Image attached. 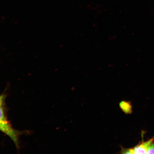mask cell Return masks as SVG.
Returning <instances> with one entry per match:
<instances>
[{"label":"cell","instance_id":"277c9868","mask_svg":"<svg viewBox=\"0 0 154 154\" xmlns=\"http://www.w3.org/2000/svg\"><path fill=\"white\" fill-rule=\"evenodd\" d=\"M120 153L122 154H134L132 148L125 149V148H122L120 151Z\"/></svg>","mask_w":154,"mask_h":154},{"label":"cell","instance_id":"7a4b0ae2","mask_svg":"<svg viewBox=\"0 0 154 154\" xmlns=\"http://www.w3.org/2000/svg\"><path fill=\"white\" fill-rule=\"evenodd\" d=\"M143 134H142V140L137 145L132 148L134 154H147L148 147L152 143L154 142V136L151 139L144 142L143 139Z\"/></svg>","mask_w":154,"mask_h":154},{"label":"cell","instance_id":"5b68a950","mask_svg":"<svg viewBox=\"0 0 154 154\" xmlns=\"http://www.w3.org/2000/svg\"><path fill=\"white\" fill-rule=\"evenodd\" d=\"M147 154H154V142L148 148Z\"/></svg>","mask_w":154,"mask_h":154},{"label":"cell","instance_id":"8992f818","mask_svg":"<svg viewBox=\"0 0 154 154\" xmlns=\"http://www.w3.org/2000/svg\"><path fill=\"white\" fill-rule=\"evenodd\" d=\"M0 96H1V95H0Z\"/></svg>","mask_w":154,"mask_h":154},{"label":"cell","instance_id":"6da1fadb","mask_svg":"<svg viewBox=\"0 0 154 154\" xmlns=\"http://www.w3.org/2000/svg\"><path fill=\"white\" fill-rule=\"evenodd\" d=\"M5 98L3 95L0 96V131L8 136L17 147H18L19 138L20 132L12 128L6 117L4 108Z\"/></svg>","mask_w":154,"mask_h":154},{"label":"cell","instance_id":"3957f363","mask_svg":"<svg viewBox=\"0 0 154 154\" xmlns=\"http://www.w3.org/2000/svg\"><path fill=\"white\" fill-rule=\"evenodd\" d=\"M120 109L126 114H131L132 112L131 103L129 101H122L119 103Z\"/></svg>","mask_w":154,"mask_h":154}]
</instances>
